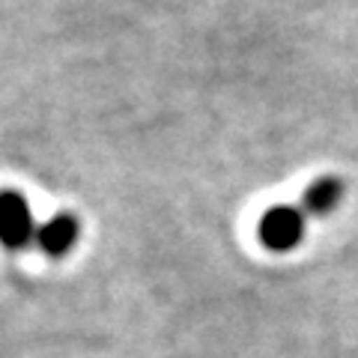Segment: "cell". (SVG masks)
Returning a JSON list of instances; mask_svg holds the SVG:
<instances>
[{"label":"cell","mask_w":358,"mask_h":358,"mask_svg":"<svg viewBox=\"0 0 358 358\" xmlns=\"http://www.w3.org/2000/svg\"><path fill=\"white\" fill-rule=\"evenodd\" d=\"M305 236V209L278 203L263 212L260 224H257V239L266 251L272 254H287Z\"/></svg>","instance_id":"obj_1"},{"label":"cell","mask_w":358,"mask_h":358,"mask_svg":"<svg viewBox=\"0 0 358 358\" xmlns=\"http://www.w3.org/2000/svg\"><path fill=\"white\" fill-rule=\"evenodd\" d=\"M36 221L24 194L15 188H3L0 192V245L6 251H24L27 245H36Z\"/></svg>","instance_id":"obj_2"},{"label":"cell","mask_w":358,"mask_h":358,"mask_svg":"<svg viewBox=\"0 0 358 358\" xmlns=\"http://www.w3.org/2000/svg\"><path fill=\"white\" fill-rule=\"evenodd\" d=\"M78 236H81V224H78V218L72 212H57L51 221H45L39 227L36 245H39L42 254L60 260V257H66L78 245Z\"/></svg>","instance_id":"obj_3"},{"label":"cell","mask_w":358,"mask_h":358,"mask_svg":"<svg viewBox=\"0 0 358 358\" xmlns=\"http://www.w3.org/2000/svg\"><path fill=\"white\" fill-rule=\"evenodd\" d=\"M343 179L338 176H320V179H313V182L305 188V197H301V209L310 212V215H329V212H334L341 206V200H343Z\"/></svg>","instance_id":"obj_4"}]
</instances>
